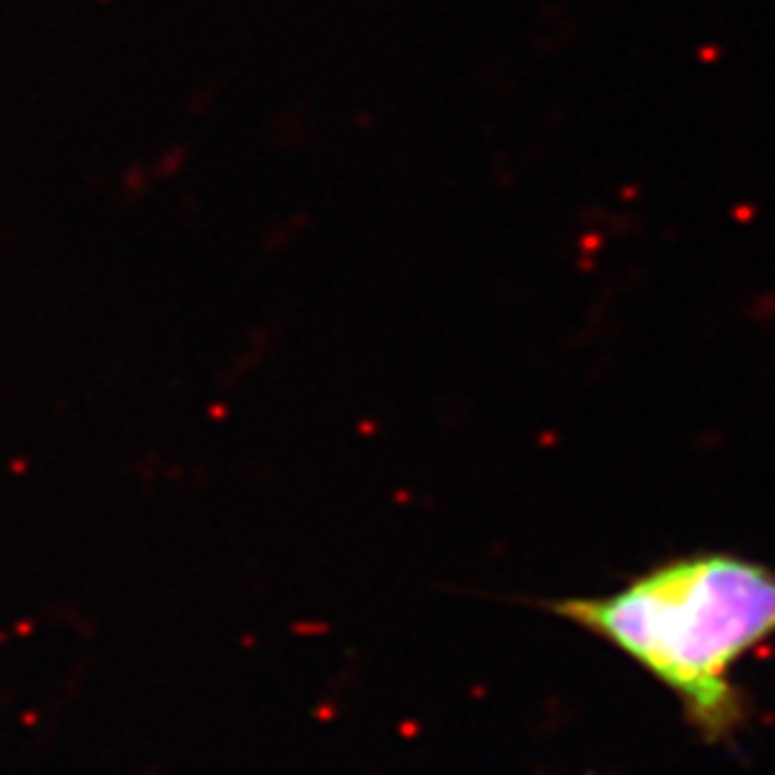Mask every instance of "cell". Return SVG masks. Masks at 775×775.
<instances>
[{"mask_svg":"<svg viewBox=\"0 0 775 775\" xmlns=\"http://www.w3.org/2000/svg\"><path fill=\"white\" fill-rule=\"evenodd\" d=\"M666 686L703 741H727L747 721L732 669L775 635V572L764 563L700 551L666 560L600 597L548 603Z\"/></svg>","mask_w":775,"mask_h":775,"instance_id":"1","label":"cell"}]
</instances>
